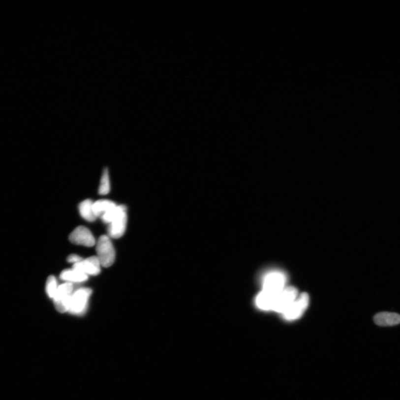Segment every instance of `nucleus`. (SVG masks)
Instances as JSON below:
<instances>
[{"mask_svg":"<svg viewBox=\"0 0 400 400\" xmlns=\"http://www.w3.org/2000/svg\"><path fill=\"white\" fill-rule=\"evenodd\" d=\"M67 260L68 262H70V263H74L75 264L83 261V259L79 255L72 254L67 257Z\"/></svg>","mask_w":400,"mask_h":400,"instance_id":"nucleus-17","label":"nucleus"},{"mask_svg":"<svg viewBox=\"0 0 400 400\" xmlns=\"http://www.w3.org/2000/svg\"><path fill=\"white\" fill-rule=\"evenodd\" d=\"M126 212L125 206H116L115 208L110 210L101 216V220L105 223H109L113 222L116 218H118L120 215L123 212Z\"/></svg>","mask_w":400,"mask_h":400,"instance_id":"nucleus-13","label":"nucleus"},{"mask_svg":"<svg viewBox=\"0 0 400 400\" xmlns=\"http://www.w3.org/2000/svg\"><path fill=\"white\" fill-rule=\"evenodd\" d=\"M298 296V291L295 287L292 286L285 287L279 292L275 299L272 311L283 313Z\"/></svg>","mask_w":400,"mask_h":400,"instance_id":"nucleus-4","label":"nucleus"},{"mask_svg":"<svg viewBox=\"0 0 400 400\" xmlns=\"http://www.w3.org/2000/svg\"><path fill=\"white\" fill-rule=\"evenodd\" d=\"M96 249L97 257L101 266L104 268H109L113 265L115 259V251L108 236H100L98 240Z\"/></svg>","mask_w":400,"mask_h":400,"instance_id":"nucleus-1","label":"nucleus"},{"mask_svg":"<svg viewBox=\"0 0 400 400\" xmlns=\"http://www.w3.org/2000/svg\"><path fill=\"white\" fill-rule=\"evenodd\" d=\"M110 191V183L109 171L105 169L100 181V186L98 188V193L101 195L108 194Z\"/></svg>","mask_w":400,"mask_h":400,"instance_id":"nucleus-15","label":"nucleus"},{"mask_svg":"<svg viewBox=\"0 0 400 400\" xmlns=\"http://www.w3.org/2000/svg\"><path fill=\"white\" fill-rule=\"evenodd\" d=\"M286 278L280 272H272L265 277L262 283V290L267 293L278 295L285 289Z\"/></svg>","mask_w":400,"mask_h":400,"instance_id":"nucleus-3","label":"nucleus"},{"mask_svg":"<svg viewBox=\"0 0 400 400\" xmlns=\"http://www.w3.org/2000/svg\"><path fill=\"white\" fill-rule=\"evenodd\" d=\"M93 202L90 199L85 200L79 206V210L82 217L89 222H93L97 219L93 209Z\"/></svg>","mask_w":400,"mask_h":400,"instance_id":"nucleus-11","label":"nucleus"},{"mask_svg":"<svg viewBox=\"0 0 400 400\" xmlns=\"http://www.w3.org/2000/svg\"><path fill=\"white\" fill-rule=\"evenodd\" d=\"M60 277L62 280L74 282H84L88 278L87 275L73 268L62 271Z\"/></svg>","mask_w":400,"mask_h":400,"instance_id":"nucleus-10","label":"nucleus"},{"mask_svg":"<svg viewBox=\"0 0 400 400\" xmlns=\"http://www.w3.org/2000/svg\"><path fill=\"white\" fill-rule=\"evenodd\" d=\"M72 290L73 285L70 282L63 283L59 286L54 297V302H59L72 295Z\"/></svg>","mask_w":400,"mask_h":400,"instance_id":"nucleus-14","label":"nucleus"},{"mask_svg":"<svg viewBox=\"0 0 400 400\" xmlns=\"http://www.w3.org/2000/svg\"><path fill=\"white\" fill-rule=\"evenodd\" d=\"M58 289L57 279L54 276H50L47 278L46 291L50 298L53 299Z\"/></svg>","mask_w":400,"mask_h":400,"instance_id":"nucleus-16","label":"nucleus"},{"mask_svg":"<svg viewBox=\"0 0 400 400\" xmlns=\"http://www.w3.org/2000/svg\"><path fill=\"white\" fill-rule=\"evenodd\" d=\"M308 304L309 296L304 292L298 296L286 310L282 313V315L287 320L299 319L307 310Z\"/></svg>","mask_w":400,"mask_h":400,"instance_id":"nucleus-5","label":"nucleus"},{"mask_svg":"<svg viewBox=\"0 0 400 400\" xmlns=\"http://www.w3.org/2000/svg\"><path fill=\"white\" fill-rule=\"evenodd\" d=\"M116 205L113 201L109 200H100L93 203V209L94 214L97 217L102 216L103 215L115 207Z\"/></svg>","mask_w":400,"mask_h":400,"instance_id":"nucleus-12","label":"nucleus"},{"mask_svg":"<svg viewBox=\"0 0 400 400\" xmlns=\"http://www.w3.org/2000/svg\"><path fill=\"white\" fill-rule=\"evenodd\" d=\"M69 240L72 244L92 247L95 245V239L87 227L83 226L77 227L69 236Z\"/></svg>","mask_w":400,"mask_h":400,"instance_id":"nucleus-6","label":"nucleus"},{"mask_svg":"<svg viewBox=\"0 0 400 400\" xmlns=\"http://www.w3.org/2000/svg\"><path fill=\"white\" fill-rule=\"evenodd\" d=\"M92 290L89 288H81L72 294L70 313L73 315H81L87 311L88 302Z\"/></svg>","mask_w":400,"mask_h":400,"instance_id":"nucleus-2","label":"nucleus"},{"mask_svg":"<svg viewBox=\"0 0 400 400\" xmlns=\"http://www.w3.org/2000/svg\"><path fill=\"white\" fill-rule=\"evenodd\" d=\"M373 321L379 326H394L400 324V315L395 312H381L374 316Z\"/></svg>","mask_w":400,"mask_h":400,"instance_id":"nucleus-9","label":"nucleus"},{"mask_svg":"<svg viewBox=\"0 0 400 400\" xmlns=\"http://www.w3.org/2000/svg\"><path fill=\"white\" fill-rule=\"evenodd\" d=\"M127 221L126 212L122 215L110 223L108 229V234L110 238L119 239L123 236L126 231Z\"/></svg>","mask_w":400,"mask_h":400,"instance_id":"nucleus-8","label":"nucleus"},{"mask_svg":"<svg viewBox=\"0 0 400 400\" xmlns=\"http://www.w3.org/2000/svg\"><path fill=\"white\" fill-rule=\"evenodd\" d=\"M100 262L97 256H92L73 265V269L79 271L86 275H96L101 272Z\"/></svg>","mask_w":400,"mask_h":400,"instance_id":"nucleus-7","label":"nucleus"}]
</instances>
